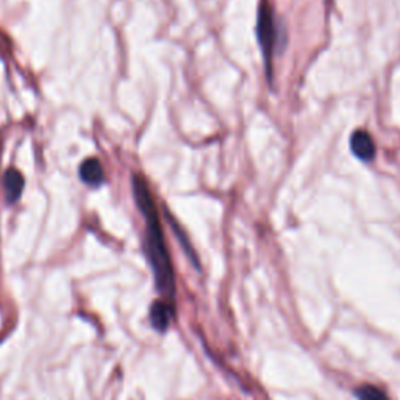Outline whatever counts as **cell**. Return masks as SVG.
Instances as JSON below:
<instances>
[{
    "label": "cell",
    "instance_id": "cell-1",
    "mask_svg": "<svg viewBox=\"0 0 400 400\" xmlns=\"http://www.w3.org/2000/svg\"><path fill=\"white\" fill-rule=\"evenodd\" d=\"M133 197L145 222V255L155 278V286L164 300L174 303L176 299V274L171 255L166 245L162 222L153 200L149 185L143 176H133Z\"/></svg>",
    "mask_w": 400,
    "mask_h": 400
},
{
    "label": "cell",
    "instance_id": "cell-2",
    "mask_svg": "<svg viewBox=\"0 0 400 400\" xmlns=\"http://www.w3.org/2000/svg\"><path fill=\"white\" fill-rule=\"evenodd\" d=\"M280 24L277 17L272 11L271 5L266 2L262 3L258 10V24H257V36L259 48H262L266 71H268V78L272 80V59H274V53L278 49V43L282 39L280 35Z\"/></svg>",
    "mask_w": 400,
    "mask_h": 400
},
{
    "label": "cell",
    "instance_id": "cell-3",
    "mask_svg": "<svg viewBox=\"0 0 400 400\" xmlns=\"http://www.w3.org/2000/svg\"><path fill=\"white\" fill-rule=\"evenodd\" d=\"M176 317L174 303L168 300H157L150 308V324L159 333H164L169 329V324Z\"/></svg>",
    "mask_w": 400,
    "mask_h": 400
},
{
    "label": "cell",
    "instance_id": "cell-4",
    "mask_svg": "<svg viewBox=\"0 0 400 400\" xmlns=\"http://www.w3.org/2000/svg\"><path fill=\"white\" fill-rule=\"evenodd\" d=\"M350 149L358 159L362 162H371L376 157V143L368 131L358 130L350 138Z\"/></svg>",
    "mask_w": 400,
    "mask_h": 400
},
{
    "label": "cell",
    "instance_id": "cell-5",
    "mask_svg": "<svg viewBox=\"0 0 400 400\" xmlns=\"http://www.w3.org/2000/svg\"><path fill=\"white\" fill-rule=\"evenodd\" d=\"M80 178H82L85 185L92 186V188H97V186L102 185L105 182V172L99 159H85L82 166H80Z\"/></svg>",
    "mask_w": 400,
    "mask_h": 400
},
{
    "label": "cell",
    "instance_id": "cell-6",
    "mask_svg": "<svg viewBox=\"0 0 400 400\" xmlns=\"http://www.w3.org/2000/svg\"><path fill=\"white\" fill-rule=\"evenodd\" d=\"M24 190V177L16 169H8L3 174V191L8 203H15Z\"/></svg>",
    "mask_w": 400,
    "mask_h": 400
},
{
    "label": "cell",
    "instance_id": "cell-7",
    "mask_svg": "<svg viewBox=\"0 0 400 400\" xmlns=\"http://www.w3.org/2000/svg\"><path fill=\"white\" fill-rule=\"evenodd\" d=\"M355 397L358 400H390L383 390L374 385H363L355 390Z\"/></svg>",
    "mask_w": 400,
    "mask_h": 400
}]
</instances>
